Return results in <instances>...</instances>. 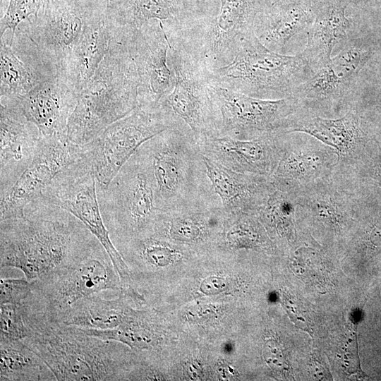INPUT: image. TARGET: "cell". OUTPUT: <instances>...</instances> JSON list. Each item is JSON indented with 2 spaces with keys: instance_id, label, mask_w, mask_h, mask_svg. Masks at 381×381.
I'll return each instance as SVG.
<instances>
[{
  "instance_id": "1",
  "label": "cell",
  "mask_w": 381,
  "mask_h": 381,
  "mask_svg": "<svg viewBox=\"0 0 381 381\" xmlns=\"http://www.w3.org/2000/svg\"><path fill=\"white\" fill-rule=\"evenodd\" d=\"M99 242L86 226L41 195L20 216L1 221V270H20L32 282L81 261Z\"/></svg>"
},
{
  "instance_id": "2",
  "label": "cell",
  "mask_w": 381,
  "mask_h": 381,
  "mask_svg": "<svg viewBox=\"0 0 381 381\" xmlns=\"http://www.w3.org/2000/svg\"><path fill=\"white\" fill-rule=\"evenodd\" d=\"M140 78L125 29L111 27L109 51L78 95L68 123V138L76 145L89 143L112 123L138 107Z\"/></svg>"
},
{
  "instance_id": "3",
  "label": "cell",
  "mask_w": 381,
  "mask_h": 381,
  "mask_svg": "<svg viewBox=\"0 0 381 381\" xmlns=\"http://www.w3.org/2000/svg\"><path fill=\"white\" fill-rule=\"evenodd\" d=\"M139 150L162 212L222 205L210 181L200 145L186 124L163 131Z\"/></svg>"
},
{
  "instance_id": "4",
  "label": "cell",
  "mask_w": 381,
  "mask_h": 381,
  "mask_svg": "<svg viewBox=\"0 0 381 381\" xmlns=\"http://www.w3.org/2000/svg\"><path fill=\"white\" fill-rule=\"evenodd\" d=\"M38 354L56 380H122L128 378L126 344L85 333L80 328L49 324L23 340Z\"/></svg>"
},
{
  "instance_id": "5",
  "label": "cell",
  "mask_w": 381,
  "mask_h": 381,
  "mask_svg": "<svg viewBox=\"0 0 381 381\" xmlns=\"http://www.w3.org/2000/svg\"><path fill=\"white\" fill-rule=\"evenodd\" d=\"M31 282V295L19 305L31 330L56 323L63 313L83 298L123 289L119 274L100 242L75 265Z\"/></svg>"
},
{
  "instance_id": "6",
  "label": "cell",
  "mask_w": 381,
  "mask_h": 381,
  "mask_svg": "<svg viewBox=\"0 0 381 381\" xmlns=\"http://www.w3.org/2000/svg\"><path fill=\"white\" fill-rule=\"evenodd\" d=\"M207 72L209 78L233 90L269 99L291 97L294 89L313 74L301 53L272 52L253 31L240 38L229 64Z\"/></svg>"
},
{
  "instance_id": "7",
  "label": "cell",
  "mask_w": 381,
  "mask_h": 381,
  "mask_svg": "<svg viewBox=\"0 0 381 381\" xmlns=\"http://www.w3.org/2000/svg\"><path fill=\"white\" fill-rule=\"evenodd\" d=\"M107 7L91 0H52L37 18L20 24L13 42L47 77L58 76L85 28Z\"/></svg>"
},
{
  "instance_id": "8",
  "label": "cell",
  "mask_w": 381,
  "mask_h": 381,
  "mask_svg": "<svg viewBox=\"0 0 381 381\" xmlns=\"http://www.w3.org/2000/svg\"><path fill=\"white\" fill-rule=\"evenodd\" d=\"M101 214L111 241L153 234L162 212L146 159L138 149L109 186L97 190Z\"/></svg>"
},
{
  "instance_id": "9",
  "label": "cell",
  "mask_w": 381,
  "mask_h": 381,
  "mask_svg": "<svg viewBox=\"0 0 381 381\" xmlns=\"http://www.w3.org/2000/svg\"><path fill=\"white\" fill-rule=\"evenodd\" d=\"M183 124L159 104L155 107L138 106L95 139L83 145V157L95 179L97 190L107 188L143 143L164 130Z\"/></svg>"
},
{
  "instance_id": "10",
  "label": "cell",
  "mask_w": 381,
  "mask_h": 381,
  "mask_svg": "<svg viewBox=\"0 0 381 381\" xmlns=\"http://www.w3.org/2000/svg\"><path fill=\"white\" fill-rule=\"evenodd\" d=\"M167 37L174 83L158 104L183 121L198 142L205 137L219 136L221 119L209 93L205 64L181 41Z\"/></svg>"
},
{
  "instance_id": "11",
  "label": "cell",
  "mask_w": 381,
  "mask_h": 381,
  "mask_svg": "<svg viewBox=\"0 0 381 381\" xmlns=\"http://www.w3.org/2000/svg\"><path fill=\"white\" fill-rule=\"evenodd\" d=\"M296 219L332 241L345 238L370 202L336 169L328 178L294 193Z\"/></svg>"
},
{
  "instance_id": "12",
  "label": "cell",
  "mask_w": 381,
  "mask_h": 381,
  "mask_svg": "<svg viewBox=\"0 0 381 381\" xmlns=\"http://www.w3.org/2000/svg\"><path fill=\"white\" fill-rule=\"evenodd\" d=\"M260 5L257 0H220L216 16L190 14L181 28V37L208 70L227 65L239 39L253 31Z\"/></svg>"
},
{
  "instance_id": "13",
  "label": "cell",
  "mask_w": 381,
  "mask_h": 381,
  "mask_svg": "<svg viewBox=\"0 0 381 381\" xmlns=\"http://www.w3.org/2000/svg\"><path fill=\"white\" fill-rule=\"evenodd\" d=\"M41 196L83 222L108 253L123 285H130L129 268L114 246L104 224L95 179L83 157V153L54 178Z\"/></svg>"
},
{
  "instance_id": "14",
  "label": "cell",
  "mask_w": 381,
  "mask_h": 381,
  "mask_svg": "<svg viewBox=\"0 0 381 381\" xmlns=\"http://www.w3.org/2000/svg\"><path fill=\"white\" fill-rule=\"evenodd\" d=\"M208 90L221 119L219 136L252 140L282 131L299 109L293 97L269 99L251 97L209 76Z\"/></svg>"
},
{
  "instance_id": "15",
  "label": "cell",
  "mask_w": 381,
  "mask_h": 381,
  "mask_svg": "<svg viewBox=\"0 0 381 381\" xmlns=\"http://www.w3.org/2000/svg\"><path fill=\"white\" fill-rule=\"evenodd\" d=\"M83 145L66 138L41 136L38 151L17 181L1 193L0 220L20 216L25 207L40 197L54 178L82 155Z\"/></svg>"
},
{
  "instance_id": "16",
  "label": "cell",
  "mask_w": 381,
  "mask_h": 381,
  "mask_svg": "<svg viewBox=\"0 0 381 381\" xmlns=\"http://www.w3.org/2000/svg\"><path fill=\"white\" fill-rule=\"evenodd\" d=\"M338 164L337 152L314 137L283 132L281 157L270 179L277 189L294 193L329 177Z\"/></svg>"
},
{
  "instance_id": "17",
  "label": "cell",
  "mask_w": 381,
  "mask_h": 381,
  "mask_svg": "<svg viewBox=\"0 0 381 381\" xmlns=\"http://www.w3.org/2000/svg\"><path fill=\"white\" fill-rule=\"evenodd\" d=\"M123 27L140 78L138 106L155 107L174 83L168 65L169 39L163 24L152 20L140 28Z\"/></svg>"
},
{
  "instance_id": "18",
  "label": "cell",
  "mask_w": 381,
  "mask_h": 381,
  "mask_svg": "<svg viewBox=\"0 0 381 381\" xmlns=\"http://www.w3.org/2000/svg\"><path fill=\"white\" fill-rule=\"evenodd\" d=\"M282 131L304 133L331 147L339 156L340 166L359 159L376 141L366 119L355 106L336 118L322 117L299 109Z\"/></svg>"
},
{
  "instance_id": "19",
  "label": "cell",
  "mask_w": 381,
  "mask_h": 381,
  "mask_svg": "<svg viewBox=\"0 0 381 381\" xmlns=\"http://www.w3.org/2000/svg\"><path fill=\"white\" fill-rule=\"evenodd\" d=\"M282 137L277 131L252 140L209 136L198 143L204 156L229 169L270 177L281 157Z\"/></svg>"
},
{
  "instance_id": "20",
  "label": "cell",
  "mask_w": 381,
  "mask_h": 381,
  "mask_svg": "<svg viewBox=\"0 0 381 381\" xmlns=\"http://www.w3.org/2000/svg\"><path fill=\"white\" fill-rule=\"evenodd\" d=\"M0 192L8 190L34 159L40 143L38 128L13 99H0Z\"/></svg>"
},
{
  "instance_id": "21",
  "label": "cell",
  "mask_w": 381,
  "mask_h": 381,
  "mask_svg": "<svg viewBox=\"0 0 381 381\" xmlns=\"http://www.w3.org/2000/svg\"><path fill=\"white\" fill-rule=\"evenodd\" d=\"M78 95L59 76L38 83L25 95L13 99L26 119L42 137H68V123Z\"/></svg>"
},
{
  "instance_id": "22",
  "label": "cell",
  "mask_w": 381,
  "mask_h": 381,
  "mask_svg": "<svg viewBox=\"0 0 381 381\" xmlns=\"http://www.w3.org/2000/svg\"><path fill=\"white\" fill-rule=\"evenodd\" d=\"M318 1L276 0L270 5L260 3L253 22L255 36L268 49L286 54L292 42L304 34L307 35L315 19Z\"/></svg>"
},
{
  "instance_id": "23",
  "label": "cell",
  "mask_w": 381,
  "mask_h": 381,
  "mask_svg": "<svg viewBox=\"0 0 381 381\" xmlns=\"http://www.w3.org/2000/svg\"><path fill=\"white\" fill-rule=\"evenodd\" d=\"M213 189L227 214H257L275 189L270 177L229 169L203 155Z\"/></svg>"
},
{
  "instance_id": "24",
  "label": "cell",
  "mask_w": 381,
  "mask_h": 381,
  "mask_svg": "<svg viewBox=\"0 0 381 381\" xmlns=\"http://www.w3.org/2000/svg\"><path fill=\"white\" fill-rule=\"evenodd\" d=\"M354 83L339 74L329 62L298 85L291 97L302 110L322 117L336 114L339 117L353 107L350 98Z\"/></svg>"
},
{
  "instance_id": "25",
  "label": "cell",
  "mask_w": 381,
  "mask_h": 381,
  "mask_svg": "<svg viewBox=\"0 0 381 381\" xmlns=\"http://www.w3.org/2000/svg\"><path fill=\"white\" fill-rule=\"evenodd\" d=\"M342 0H318L315 19L308 33L306 44L300 52L313 73L331 61L334 47L349 38L351 23Z\"/></svg>"
},
{
  "instance_id": "26",
  "label": "cell",
  "mask_w": 381,
  "mask_h": 381,
  "mask_svg": "<svg viewBox=\"0 0 381 381\" xmlns=\"http://www.w3.org/2000/svg\"><path fill=\"white\" fill-rule=\"evenodd\" d=\"M111 39V26L106 9L85 28L58 75L77 95L104 59Z\"/></svg>"
},
{
  "instance_id": "27",
  "label": "cell",
  "mask_w": 381,
  "mask_h": 381,
  "mask_svg": "<svg viewBox=\"0 0 381 381\" xmlns=\"http://www.w3.org/2000/svg\"><path fill=\"white\" fill-rule=\"evenodd\" d=\"M222 205L162 212L155 233L181 243H200L224 226Z\"/></svg>"
},
{
  "instance_id": "28",
  "label": "cell",
  "mask_w": 381,
  "mask_h": 381,
  "mask_svg": "<svg viewBox=\"0 0 381 381\" xmlns=\"http://www.w3.org/2000/svg\"><path fill=\"white\" fill-rule=\"evenodd\" d=\"M120 292L115 299H105L97 294L83 298L63 313L55 324L99 330L114 329L133 312L127 304L129 296Z\"/></svg>"
},
{
  "instance_id": "29",
  "label": "cell",
  "mask_w": 381,
  "mask_h": 381,
  "mask_svg": "<svg viewBox=\"0 0 381 381\" xmlns=\"http://www.w3.org/2000/svg\"><path fill=\"white\" fill-rule=\"evenodd\" d=\"M1 381H55L44 361L23 340L0 341Z\"/></svg>"
},
{
  "instance_id": "30",
  "label": "cell",
  "mask_w": 381,
  "mask_h": 381,
  "mask_svg": "<svg viewBox=\"0 0 381 381\" xmlns=\"http://www.w3.org/2000/svg\"><path fill=\"white\" fill-rule=\"evenodd\" d=\"M0 99L23 96L43 81L4 37L0 44Z\"/></svg>"
},
{
  "instance_id": "31",
  "label": "cell",
  "mask_w": 381,
  "mask_h": 381,
  "mask_svg": "<svg viewBox=\"0 0 381 381\" xmlns=\"http://www.w3.org/2000/svg\"><path fill=\"white\" fill-rule=\"evenodd\" d=\"M337 169L367 200L373 193L381 197V145L377 140L359 159Z\"/></svg>"
},
{
  "instance_id": "32",
  "label": "cell",
  "mask_w": 381,
  "mask_h": 381,
  "mask_svg": "<svg viewBox=\"0 0 381 381\" xmlns=\"http://www.w3.org/2000/svg\"><path fill=\"white\" fill-rule=\"evenodd\" d=\"M257 215L273 234L289 240L296 221L294 195L275 188Z\"/></svg>"
},
{
  "instance_id": "33",
  "label": "cell",
  "mask_w": 381,
  "mask_h": 381,
  "mask_svg": "<svg viewBox=\"0 0 381 381\" xmlns=\"http://www.w3.org/2000/svg\"><path fill=\"white\" fill-rule=\"evenodd\" d=\"M372 53L371 49L358 40L349 37L339 54L331 59L330 64L339 74L356 80L359 72L370 59Z\"/></svg>"
},
{
  "instance_id": "34",
  "label": "cell",
  "mask_w": 381,
  "mask_h": 381,
  "mask_svg": "<svg viewBox=\"0 0 381 381\" xmlns=\"http://www.w3.org/2000/svg\"><path fill=\"white\" fill-rule=\"evenodd\" d=\"M52 0H10L7 10L1 18L0 37L9 31L10 41L13 40L18 27L23 22L30 20V16L37 18Z\"/></svg>"
},
{
  "instance_id": "35",
  "label": "cell",
  "mask_w": 381,
  "mask_h": 381,
  "mask_svg": "<svg viewBox=\"0 0 381 381\" xmlns=\"http://www.w3.org/2000/svg\"><path fill=\"white\" fill-rule=\"evenodd\" d=\"M0 341L23 340L31 334L19 305L0 304Z\"/></svg>"
},
{
  "instance_id": "36",
  "label": "cell",
  "mask_w": 381,
  "mask_h": 381,
  "mask_svg": "<svg viewBox=\"0 0 381 381\" xmlns=\"http://www.w3.org/2000/svg\"><path fill=\"white\" fill-rule=\"evenodd\" d=\"M0 304H21L32 292V282L25 278H1Z\"/></svg>"
},
{
  "instance_id": "37",
  "label": "cell",
  "mask_w": 381,
  "mask_h": 381,
  "mask_svg": "<svg viewBox=\"0 0 381 381\" xmlns=\"http://www.w3.org/2000/svg\"><path fill=\"white\" fill-rule=\"evenodd\" d=\"M226 287V281L219 277H210L205 279L200 289L206 294H216L222 291Z\"/></svg>"
},
{
  "instance_id": "38",
  "label": "cell",
  "mask_w": 381,
  "mask_h": 381,
  "mask_svg": "<svg viewBox=\"0 0 381 381\" xmlns=\"http://www.w3.org/2000/svg\"><path fill=\"white\" fill-rule=\"evenodd\" d=\"M342 1L346 3L348 5H349L350 4H358V3L361 2V1L363 0H342Z\"/></svg>"
},
{
  "instance_id": "39",
  "label": "cell",
  "mask_w": 381,
  "mask_h": 381,
  "mask_svg": "<svg viewBox=\"0 0 381 381\" xmlns=\"http://www.w3.org/2000/svg\"><path fill=\"white\" fill-rule=\"evenodd\" d=\"M286 1H298V0H286ZM306 1H318V0H306Z\"/></svg>"
},
{
  "instance_id": "40",
  "label": "cell",
  "mask_w": 381,
  "mask_h": 381,
  "mask_svg": "<svg viewBox=\"0 0 381 381\" xmlns=\"http://www.w3.org/2000/svg\"><path fill=\"white\" fill-rule=\"evenodd\" d=\"M104 1V0H103Z\"/></svg>"
}]
</instances>
